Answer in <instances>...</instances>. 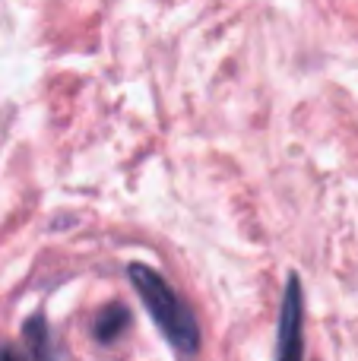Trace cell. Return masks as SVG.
Segmentation results:
<instances>
[{
  "label": "cell",
  "instance_id": "1",
  "mask_svg": "<svg viewBox=\"0 0 358 361\" xmlns=\"http://www.w3.org/2000/svg\"><path fill=\"white\" fill-rule=\"evenodd\" d=\"M130 282L137 288L140 301L146 305V311L152 314L156 326L162 330V336L175 345L184 355H194L200 349V324L190 314L187 301L156 273V269L143 267V263H133L130 267Z\"/></svg>",
  "mask_w": 358,
  "mask_h": 361
},
{
  "label": "cell",
  "instance_id": "2",
  "mask_svg": "<svg viewBox=\"0 0 358 361\" xmlns=\"http://www.w3.org/2000/svg\"><path fill=\"white\" fill-rule=\"evenodd\" d=\"M302 320H304L302 286H298V279L292 276L289 288H285V298H283V314H279V343H276L279 358L302 355Z\"/></svg>",
  "mask_w": 358,
  "mask_h": 361
},
{
  "label": "cell",
  "instance_id": "3",
  "mask_svg": "<svg viewBox=\"0 0 358 361\" xmlns=\"http://www.w3.org/2000/svg\"><path fill=\"white\" fill-rule=\"evenodd\" d=\"M127 324H130V314H127L121 305H114V307H108V311H101L99 317H95L92 333H95L99 343H114V339H121V333L127 330Z\"/></svg>",
  "mask_w": 358,
  "mask_h": 361
},
{
  "label": "cell",
  "instance_id": "4",
  "mask_svg": "<svg viewBox=\"0 0 358 361\" xmlns=\"http://www.w3.org/2000/svg\"><path fill=\"white\" fill-rule=\"evenodd\" d=\"M25 355L29 358H48L54 355V343H51V333H48V320L44 317H32L25 324Z\"/></svg>",
  "mask_w": 358,
  "mask_h": 361
}]
</instances>
